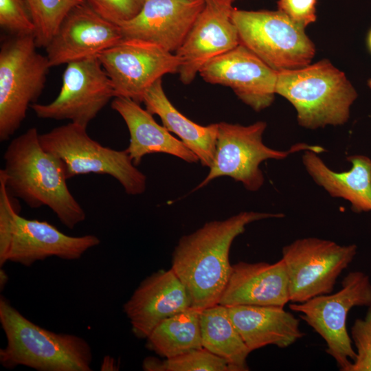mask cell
<instances>
[{
    "label": "cell",
    "mask_w": 371,
    "mask_h": 371,
    "mask_svg": "<svg viewBox=\"0 0 371 371\" xmlns=\"http://www.w3.org/2000/svg\"><path fill=\"white\" fill-rule=\"evenodd\" d=\"M284 216L282 213L243 212L207 222L183 236L173 251L171 269L186 288L192 307L201 311L219 303L232 269L231 245L247 225Z\"/></svg>",
    "instance_id": "cell-1"
},
{
    "label": "cell",
    "mask_w": 371,
    "mask_h": 371,
    "mask_svg": "<svg viewBox=\"0 0 371 371\" xmlns=\"http://www.w3.org/2000/svg\"><path fill=\"white\" fill-rule=\"evenodd\" d=\"M35 127L13 139L4 154L0 170L10 195L31 208L48 207L60 223L74 229L86 219V212L67 184L64 166L41 146Z\"/></svg>",
    "instance_id": "cell-2"
},
{
    "label": "cell",
    "mask_w": 371,
    "mask_h": 371,
    "mask_svg": "<svg viewBox=\"0 0 371 371\" xmlns=\"http://www.w3.org/2000/svg\"><path fill=\"white\" fill-rule=\"evenodd\" d=\"M0 324L6 345L0 363L6 369L23 366L38 371H91L93 352L82 337L43 328L0 297Z\"/></svg>",
    "instance_id": "cell-3"
},
{
    "label": "cell",
    "mask_w": 371,
    "mask_h": 371,
    "mask_svg": "<svg viewBox=\"0 0 371 371\" xmlns=\"http://www.w3.org/2000/svg\"><path fill=\"white\" fill-rule=\"evenodd\" d=\"M276 93L293 106L298 124L309 129L346 124L358 96L346 74L327 59L278 71Z\"/></svg>",
    "instance_id": "cell-4"
},
{
    "label": "cell",
    "mask_w": 371,
    "mask_h": 371,
    "mask_svg": "<svg viewBox=\"0 0 371 371\" xmlns=\"http://www.w3.org/2000/svg\"><path fill=\"white\" fill-rule=\"evenodd\" d=\"M100 243L95 235L69 236L47 221L21 216L12 203L0 172L1 267L8 262L30 267L50 257L78 260Z\"/></svg>",
    "instance_id": "cell-5"
},
{
    "label": "cell",
    "mask_w": 371,
    "mask_h": 371,
    "mask_svg": "<svg viewBox=\"0 0 371 371\" xmlns=\"http://www.w3.org/2000/svg\"><path fill=\"white\" fill-rule=\"evenodd\" d=\"M42 147L62 161L67 179L95 173L115 179L131 195L144 193L146 176L136 168L126 149L104 146L89 137L87 127L69 122L39 135Z\"/></svg>",
    "instance_id": "cell-6"
},
{
    "label": "cell",
    "mask_w": 371,
    "mask_h": 371,
    "mask_svg": "<svg viewBox=\"0 0 371 371\" xmlns=\"http://www.w3.org/2000/svg\"><path fill=\"white\" fill-rule=\"evenodd\" d=\"M34 34L14 35L0 49V141L18 130L43 91L50 68L36 51Z\"/></svg>",
    "instance_id": "cell-7"
},
{
    "label": "cell",
    "mask_w": 371,
    "mask_h": 371,
    "mask_svg": "<svg viewBox=\"0 0 371 371\" xmlns=\"http://www.w3.org/2000/svg\"><path fill=\"white\" fill-rule=\"evenodd\" d=\"M267 123L258 121L244 126L225 122L218 123V133L214 160L206 177L195 190L203 188L220 177H229L242 183L249 191H258L265 177L260 164L267 159L281 160L300 151L311 150L316 153L325 151L317 145L297 143L286 150L266 146L262 140Z\"/></svg>",
    "instance_id": "cell-8"
},
{
    "label": "cell",
    "mask_w": 371,
    "mask_h": 371,
    "mask_svg": "<svg viewBox=\"0 0 371 371\" xmlns=\"http://www.w3.org/2000/svg\"><path fill=\"white\" fill-rule=\"evenodd\" d=\"M232 19L240 43L276 71L308 65L315 54V45L305 28L278 10L234 8Z\"/></svg>",
    "instance_id": "cell-9"
},
{
    "label": "cell",
    "mask_w": 371,
    "mask_h": 371,
    "mask_svg": "<svg viewBox=\"0 0 371 371\" xmlns=\"http://www.w3.org/2000/svg\"><path fill=\"white\" fill-rule=\"evenodd\" d=\"M371 305V280L360 271L347 274L341 289L335 293L321 295L302 303L291 302L290 308L298 313L326 344V352L341 371H350L356 357L347 329L349 311L355 306Z\"/></svg>",
    "instance_id": "cell-10"
},
{
    "label": "cell",
    "mask_w": 371,
    "mask_h": 371,
    "mask_svg": "<svg viewBox=\"0 0 371 371\" xmlns=\"http://www.w3.org/2000/svg\"><path fill=\"white\" fill-rule=\"evenodd\" d=\"M357 254L355 244L341 245L316 237L297 239L282 248L290 302L302 303L331 293L336 281Z\"/></svg>",
    "instance_id": "cell-11"
},
{
    "label": "cell",
    "mask_w": 371,
    "mask_h": 371,
    "mask_svg": "<svg viewBox=\"0 0 371 371\" xmlns=\"http://www.w3.org/2000/svg\"><path fill=\"white\" fill-rule=\"evenodd\" d=\"M112 98V82L98 57L92 56L67 63L57 97L30 107L39 118L67 120L87 127Z\"/></svg>",
    "instance_id": "cell-12"
},
{
    "label": "cell",
    "mask_w": 371,
    "mask_h": 371,
    "mask_svg": "<svg viewBox=\"0 0 371 371\" xmlns=\"http://www.w3.org/2000/svg\"><path fill=\"white\" fill-rule=\"evenodd\" d=\"M110 78L115 97L142 102L146 91L168 74L178 73L180 61L175 53L154 43L123 38L98 56Z\"/></svg>",
    "instance_id": "cell-13"
},
{
    "label": "cell",
    "mask_w": 371,
    "mask_h": 371,
    "mask_svg": "<svg viewBox=\"0 0 371 371\" xmlns=\"http://www.w3.org/2000/svg\"><path fill=\"white\" fill-rule=\"evenodd\" d=\"M199 74L207 82L230 87L256 111L270 106L276 94L278 71L240 43L209 60Z\"/></svg>",
    "instance_id": "cell-14"
},
{
    "label": "cell",
    "mask_w": 371,
    "mask_h": 371,
    "mask_svg": "<svg viewBox=\"0 0 371 371\" xmlns=\"http://www.w3.org/2000/svg\"><path fill=\"white\" fill-rule=\"evenodd\" d=\"M232 4L229 0H205L203 10L175 53L180 61L178 74L184 85L191 83L209 60L240 44L232 19Z\"/></svg>",
    "instance_id": "cell-15"
},
{
    "label": "cell",
    "mask_w": 371,
    "mask_h": 371,
    "mask_svg": "<svg viewBox=\"0 0 371 371\" xmlns=\"http://www.w3.org/2000/svg\"><path fill=\"white\" fill-rule=\"evenodd\" d=\"M123 36L120 26L106 20L85 3L72 8L45 47L50 67L98 56Z\"/></svg>",
    "instance_id": "cell-16"
},
{
    "label": "cell",
    "mask_w": 371,
    "mask_h": 371,
    "mask_svg": "<svg viewBox=\"0 0 371 371\" xmlns=\"http://www.w3.org/2000/svg\"><path fill=\"white\" fill-rule=\"evenodd\" d=\"M204 0H145L139 12L118 25L123 38L154 43L175 53L205 5Z\"/></svg>",
    "instance_id": "cell-17"
},
{
    "label": "cell",
    "mask_w": 371,
    "mask_h": 371,
    "mask_svg": "<svg viewBox=\"0 0 371 371\" xmlns=\"http://www.w3.org/2000/svg\"><path fill=\"white\" fill-rule=\"evenodd\" d=\"M192 307L190 295L174 271L161 269L143 280L123 311L133 335L146 339L164 319Z\"/></svg>",
    "instance_id": "cell-18"
},
{
    "label": "cell",
    "mask_w": 371,
    "mask_h": 371,
    "mask_svg": "<svg viewBox=\"0 0 371 371\" xmlns=\"http://www.w3.org/2000/svg\"><path fill=\"white\" fill-rule=\"evenodd\" d=\"M289 302V278L281 258L274 263L239 262L232 265L218 304L284 307Z\"/></svg>",
    "instance_id": "cell-19"
},
{
    "label": "cell",
    "mask_w": 371,
    "mask_h": 371,
    "mask_svg": "<svg viewBox=\"0 0 371 371\" xmlns=\"http://www.w3.org/2000/svg\"><path fill=\"white\" fill-rule=\"evenodd\" d=\"M111 108L125 122L129 134V145L126 149L133 164L137 166L144 156L165 153L190 163H196L199 157L164 126L156 122L146 109L131 98L115 97Z\"/></svg>",
    "instance_id": "cell-20"
},
{
    "label": "cell",
    "mask_w": 371,
    "mask_h": 371,
    "mask_svg": "<svg viewBox=\"0 0 371 371\" xmlns=\"http://www.w3.org/2000/svg\"><path fill=\"white\" fill-rule=\"evenodd\" d=\"M229 315L250 352L268 345L291 346L304 336L300 320L284 307L227 306Z\"/></svg>",
    "instance_id": "cell-21"
},
{
    "label": "cell",
    "mask_w": 371,
    "mask_h": 371,
    "mask_svg": "<svg viewBox=\"0 0 371 371\" xmlns=\"http://www.w3.org/2000/svg\"><path fill=\"white\" fill-rule=\"evenodd\" d=\"M351 164L348 170L330 169L313 150H304L303 165L313 180L332 197L348 201L355 213L371 211V159L363 155L346 157Z\"/></svg>",
    "instance_id": "cell-22"
},
{
    "label": "cell",
    "mask_w": 371,
    "mask_h": 371,
    "mask_svg": "<svg viewBox=\"0 0 371 371\" xmlns=\"http://www.w3.org/2000/svg\"><path fill=\"white\" fill-rule=\"evenodd\" d=\"M142 102L150 113L157 115L163 126L196 155L202 166H211L216 150L218 123L202 126L183 115L166 96L161 78L146 91Z\"/></svg>",
    "instance_id": "cell-23"
},
{
    "label": "cell",
    "mask_w": 371,
    "mask_h": 371,
    "mask_svg": "<svg viewBox=\"0 0 371 371\" xmlns=\"http://www.w3.org/2000/svg\"><path fill=\"white\" fill-rule=\"evenodd\" d=\"M202 347L225 360L232 371H247L251 352L234 326L227 306L215 304L200 312Z\"/></svg>",
    "instance_id": "cell-24"
},
{
    "label": "cell",
    "mask_w": 371,
    "mask_h": 371,
    "mask_svg": "<svg viewBox=\"0 0 371 371\" xmlns=\"http://www.w3.org/2000/svg\"><path fill=\"white\" fill-rule=\"evenodd\" d=\"M200 312L190 308L161 321L147 337V348L165 359L203 348Z\"/></svg>",
    "instance_id": "cell-25"
},
{
    "label": "cell",
    "mask_w": 371,
    "mask_h": 371,
    "mask_svg": "<svg viewBox=\"0 0 371 371\" xmlns=\"http://www.w3.org/2000/svg\"><path fill=\"white\" fill-rule=\"evenodd\" d=\"M34 24L37 47H46L68 12L84 0H25Z\"/></svg>",
    "instance_id": "cell-26"
},
{
    "label": "cell",
    "mask_w": 371,
    "mask_h": 371,
    "mask_svg": "<svg viewBox=\"0 0 371 371\" xmlns=\"http://www.w3.org/2000/svg\"><path fill=\"white\" fill-rule=\"evenodd\" d=\"M142 368L146 371H232L225 360L203 348L164 360L148 357Z\"/></svg>",
    "instance_id": "cell-27"
},
{
    "label": "cell",
    "mask_w": 371,
    "mask_h": 371,
    "mask_svg": "<svg viewBox=\"0 0 371 371\" xmlns=\"http://www.w3.org/2000/svg\"><path fill=\"white\" fill-rule=\"evenodd\" d=\"M0 25L14 35L34 34L35 27L25 0H0Z\"/></svg>",
    "instance_id": "cell-28"
},
{
    "label": "cell",
    "mask_w": 371,
    "mask_h": 371,
    "mask_svg": "<svg viewBox=\"0 0 371 371\" xmlns=\"http://www.w3.org/2000/svg\"><path fill=\"white\" fill-rule=\"evenodd\" d=\"M365 317L355 319L351 328V339L356 357L350 371H371V305Z\"/></svg>",
    "instance_id": "cell-29"
},
{
    "label": "cell",
    "mask_w": 371,
    "mask_h": 371,
    "mask_svg": "<svg viewBox=\"0 0 371 371\" xmlns=\"http://www.w3.org/2000/svg\"><path fill=\"white\" fill-rule=\"evenodd\" d=\"M145 0H84L93 11L117 24L132 19L141 10Z\"/></svg>",
    "instance_id": "cell-30"
},
{
    "label": "cell",
    "mask_w": 371,
    "mask_h": 371,
    "mask_svg": "<svg viewBox=\"0 0 371 371\" xmlns=\"http://www.w3.org/2000/svg\"><path fill=\"white\" fill-rule=\"evenodd\" d=\"M317 0H278V10L296 23L306 27L316 21Z\"/></svg>",
    "instance_id": "cell-31"
},
{
    "label": "cell",
    "mask_w": 371,
    "mask_h": 371,
    "mask_svg": "<svg viewBox=\"0 0 371 371\" xmlns=\"http://www.w3.org/2000/svg\"><path fill=\"white\" fill-rule=\"evenodd\" d=\"M101 370H117V366L115 360L109 356L104 357L101 363Z\"/></svg>",
    "instance_id": "cell-32"
},
{
    "label": "cell",
    "mask_w": 371,
    "mask_h": 371,
    "mask_svg": "<svg viewBox=\"0 0 371 371\" xmlns=\"http://www.w3.org/2000/svg\"><path fill=\"white\" fill-rule=\"evenodd\" d=\"M8 282V276L3 269L0 270V287L3 289Z\"/></svg>",
    "instance_id": "cell-33"
},
{
    "label": "cell",
    "mask_w": 371,
    "mask_h": 371,
    "mask_svg": "<svg viewBox=\"0 0 371 371\" xmlns=\"http://www.w3.org/2000/svg\"><path fill=\"white\" fill-rule=\"evenodd\" d=\"M368 42L369 48L371 50V30H370V32H369V34H368Z\"/></svg>",
    "instance_id": "cell-34"
},
{
    "label": "cell",
    "mask_w": 371,
    "mask_h": 371,
    "mask_svg": "<svg viewBox=\"0 0 371 371\" xmlns=\"http://www.w3.org/2000/svg\"><path fill=\"white\" fill-rule=\"evenodd\" d=\"M368 86L371 89V78L368 80Z\"/></svg>",
    "instance_id": "cell-35"
},
{
    "label": "cell",
    "mask_w": 371,
    "mask_h": 371,
    "mask_svg": "<svg viewBox=\"0 0 371 371\" xmlns=\"http://www.w3.org/2000/svg\"><path fill=\"white\" fill-rule=\"evenodd\" d=\"M229 1H231L232 3H234L236 0H229Z\"/></svg>",
    "instance_id": "cell-36"
},
{
    "label": "cell",
    "mask_w": 371,
    "mask_h": 371,
    "mask_svg": "<svg viewBox=\"0 0 371 371\" xmlns=\"http://www.w3.org/2000/svg\"><path fill=\"white\" fill-rule=\"evenodd\" d=\"M191 1H196V0H191ZM204 1H205V0H204Z\"/></svg>",
    "instance_id": "cell-37"
}]
</instances>
